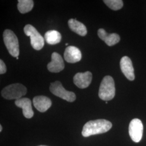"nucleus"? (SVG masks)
Here are the masks:
<instances>
[{
	"label": "nucleus",
	"mask_w": 146,
	"mask_h": 146,
	"mask_svg": "<svg viewBox=\"0 0 146 146\" xmlns=\"http://www.w3.org/2000/svg\"><path fill=\"white\" fill-rule=\"evenodd\" d=\"M112 123L105 119L91 120L87 122L83 127L82 135L84 137L103 134L110 131Z\"/></svg>",
	"instance_id": "obj_1"
},
{
	"label": "nucleus",
	"mask_w": 146,
	"mask_h": 146,
	"mask_svg": "<svg viewBox=\"0 0 146 146\" xmlns=\"http://www.w3.org/2000/svg\"><path fill=\"white\" fill-rule=\"evenodd\" d=\"M115 95V82L110 76H106L102 80L100 86L99 96L106 101L113 99Z\"/></svg>",
	"instance_id": "obj_2"
},
{
	"label": "nucleus",
	"mask_w": 146,
	"mask_h": 146,
	"mask_svg": "<svg viewBox=\"0 0 146 146\" xmlns=\"http://www.w3.org/2000/svg\"><path fill=\"white\" fill-rule=\"evenodd\" d=\"M27 92L26 87L23 84H11L3 89L1 92V95L5 99L17 100L25 96Z\"/></svg>",
	"instance_id": "obj_3"
},
{
	"label": "nucleus",
	"mask_w": 146,
	"mask_h": 146,
	"mask_svg": "<svg viewBox=\"0 0 146 146\" xmlns=\"http://www.w3.org/2000/svg\"><path fill=\"white\" fill-rule=\"evenodd\" d=\"M3 40L5 47L11 56L17 58L20 54L18 38L14 33L9 29H6L3 33Z\"/></svg>",
	"instance_id": "obj_4"
},
{
	"label": "nucleus",
	"mask_w": 146,
	"mask_h": 146,
	"mask_svg": "<svg viewBox=\"0 0 146 146\" xmlns=\"http://www.w3.org/2000/svg\"><path fill=\"white\" fill-rule=\"evenodd\" d=\"M23 30L27 36H30L32 47L36 50H41L44 44V38L36 28L31 25H27Z\"/></svg>",
	"instance_id": "obj_5"
},
{
	"label": "nucleus",
	"mask_w": 146,
	"mask_h": 146,
	"mask_svg": "<svg viewBox=\"0 0 146 146\" xmlns=\"http://www.w3.org/2000/svg\"><path fill=\"white\" fill-rule=\"evenodd\" d=\"M50 91L55 96H58L69 102H74L76 100V95L74 92H69L63 87L60 81L52 82L50 86Z\"/></svg>",
	"instance_id": "obj_6"
},
{
	"label": "nucleus",
	"mask_w": 146,
	"mask_h": 146,
	"mask_svg": "<svg viewBox=\"0 0 146 146\" xmlns=\"http://www.w3.org/2000/svg\"><path fill=\"white\" fill-rule=\"evenodd\" d=\"M143 125L141 120L134 119L131 120L129 125V134L131 139L136 143L141 141L142 138Z\"/></svg>",
	"instance_id": "obj_7"
},
{
	"label": "nucleus",
	"mask_w": 146,
	"mask_h": 146,
	"mask_svg": "<svg viewBox=\"0 0 146 146\" xmlns=\"http://www.w3.org/2000/svg\"><path fill=\"white\" fill-rule=\"evenodd\" d=\"M120 68L122 72L128 80L130 81L134 80V70L130 58L128 56L122 58L120 61Z\"/></svg>",
	"instance_id": "obj_8"
},
{
	"label": "nucleus",
	"mask_w": 146,
	"mask_h": 146,
	"mask_svg": "<svg viewBox=\"0 0 146 146\" xmlns=\"http://www.w3.org/2000/svg\"><path fill=\"white\" fill-rule=\"evenodd\" d=\"M73 80L74 84L79 88H86L92 82V74L89 71L77 73L74 76Z\"/></svg>",
	"instance_id": "obj_9"
},
{
	"label": "nucleus",
	"mask_w": 146,
	"mask_h": 146,
	"mask_svg": "<svg viewBox=\"0 0 146 146\" xmlns=\"http://www.w3.org/2000/svg\"><path fill=\"white\" fill-rule=\"evenodd\" d=\"M48 70L52 73H59L64 69V64L62 56L58 52L52 54V61L47 65Z\"/></svg>",
	"instance_id": "obj_10"
},
{
	"label": "nucleus",
	"mask_w": 146,
	"mask_h": 146,
	"mask_svg": "<svg viewBox=\"0 0 146 146\" xmlns=\"http://www.w3.org/2000/svg\"><path fill=\"white\" fill-rule=\"evenodd\" d=\"M81 52L77 47L68 46L66 48L64 52V58L67 62H78L81 60Z\"/></svg>",
	"instance_id": "obj_11"
},
{
	"label": "nucleus",
	"mask_w": 146,
	"mask_h": 146,
	"mask_svg": "<svg viewBox=\"0 0 146 146\" xmlns=\"http://www.w3.org/2000/svg\"><path fill=\"white\" fill-rule=\"evenodd\" d=\"M15 104L19 108L22 109L23 114L27 119H31L34 116V111L32 109L31 101L28 98H21L15 100Z\"/></svg>",
	"instance_id": "obj_12"
},
{
	"label": "nucleus",
	"mask_w": 146,
	"mask_h": 146,
	"mask_svg": "<svg viewBox=\"0 0 146 146\" xmlns=\"http://www.w3.org/2000/svg\"><path fill=\"white\" fill-rule=\"evenodd\" d=\"M98 34L100 38L104 41L108 46H113L120 41V37L118 34L116 33L108 34L103 28L98 30Z\"/></svg>",
	"instance_id": "obj_13"
},
{
	"label": "nucleus",
	"mask_w": 146,
	"mask_h": 146,
	"mask_svg": "<svg viewBox=\"0 0 146 146\" xmlns=\"http://www.w3.org/2000/svg\"><path fill=\"white\" fill-rule=\"evenodd\" d=\"M33 102L35 108L42 113L46 111L52 106V101L45 96H35Z\"/></svg>",
	"instance_id": "obj_14"
},
{
	"label": "nucleus",
	"mask_w": 146,
	"mask_h": 146,
	"mask_svg": "<svg viewBox=\"0 0 146 146\" xmlns=\"http://www.w3.org/2000/svg\"><path fill=\"white\" fill-rule=\"evenodd\" d=\"M70 29L74 33L81 36H84L87 33L86 27L82 23L77 21L76 19H70L68 22Z\"/></svg>",
	"instance_id": "obj_15"
},
{
	"label": "nucleus",
	"mask_w": 146,
	"mask_h": 146,
	"mask_svg": "<svg viewBox=\"0 0 146 146\" xmlns=\"http://www.w3.org/2000/svg\"><path fill=\"white\" fill-rule=\"evenodd\" d=\"M61 38V34L55 30L47 31L44 34V40L50 45H54L60 43Z\"/></svg>",
	"instance_id": "obj_16"
},
{
	"label": "nucleus",
	"mask_w": 146,
	"mask_h": 146,
	"mask_svg": "<svg viewBox=\"0 0 146 146\" xmlns=\"http://www.w3.org/2000/svg\"><path fill=\"white\" fill-rule=\"evenodd\" d=\"M34 1L31 0H19L17 8L22 14L28 13L33 9Z\"/></svg>",
	"instance_id": "obj_17"
},
{
	"label": "nucleus",
	"mask_w": 146,
	"mask_h": 146,
	"mask_svg": "<svg viewBox=\"0 0 146 146\" xmlns=\"http://www.w3.org/2000/svg\"><path fill=\"white\" fill-rule=\"evenodd\" d=\"M104 3L113 11H118L121 9L123 5L122 0H104Z\"/></svg>",
	"instance_id": "obj_18"
},
{
	"label": "nucleus",
	"mask_w": 146,
	"mask_h": 146,
	"mask_svg": "<svg viewBox=\"0 0 146 146\" xmlns=\"http://www.w3.org/2000/svg\"><path fill=\"white\" fill-rule=\"evenodd\" d=\"M7 71V67L5 63L2 61V60H0V74H5Z\"/></svg>",
	"instance_id": "obj_19"
},
{
	"label": "nucleus",
	"mask_w": 146,
	"mask_h": 146,
	"mask_svg": "<svg viewBox=\"0 0 146 146\" xmlns=\"http://www.w3.org/2000/svg\"><path fill=\"white\" fill-rule=\"evenodd\" d=\"M2 131V125H0V131L1 132Z\"/></svg>",
	"instance_id": "obj_20"
},
{
	"label": "nucleus",
	"mask_w": 146,
	"mask_h": 146,
	"mask_svg": "<svg viewBox=\"0 0 146 146\" xmlns=\"http://www.w3.org/2000/svg\"><path fill=\"white\" fill-rule=\"evenodd\" d=\"M66 46H68V43H66Z\"/></svg>",
	"instance_id": "obj_21"
},
{
	"label": "nucleus",
	"mask_w": 146,
	"mask_h": 146,
	"mask_svg": "<svg viewBox=\"0 0 146 146\" xmlns=\"http://www.w3.org/2000/svg\"><path fill=\"white\" fill-rule=\"evenodd\" d=\"M106 104H108V102H107V101H106Z\"/></svg>",
	"instance_id": "obj_22"
},
{
	"label": "nucleus",
	"mask_w": 146,
	"mask_h": 146,
	"mask_svg": "<svg viewBox=\"0 0 146 146\" xmlns=\"http://www.w3.org/2000/svg\"><path fill=\"white\" fill-rule=\"evenodd\" d=\"M44 146V145H41V146Z\"/></svg>",
	"instance_id": "obj_23"
},
{
	"label": "nucleus",
	"mask_w": 146,
	"mask_h": 146,
	"mask_svg": "<svg viewBox=\"0 0 146 146\" xmlns=\"http://www.w3.org/2000/svg\"><path fill=\"white\" fill-rule=\"evenodd\" d=\"M16 59H17V60H18V59H19V58H18V57H17V58H16Z\"/></svg>",
	"instance_id": "obj_24"
}]
</instances>
